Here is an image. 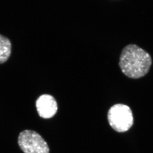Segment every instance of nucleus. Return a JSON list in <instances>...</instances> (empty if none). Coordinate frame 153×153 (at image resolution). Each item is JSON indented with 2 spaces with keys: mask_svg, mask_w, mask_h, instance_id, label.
I'll use <instances>...</instances> for the list:
<instances>
[{
  "mask_svg": "<svg viewBox=\"0 0 153 153\" xmlns=\"http://www.w3.org/2000/svg\"><path fill=\"white\" fill-rule=\"evenodd\" d=\"M152 63V58L147 52L137 45L129 44L122 50L119 65L125 75L137 79L149 72Z\"/></svg>",
  "mask_w": 153,
  "mask_h": 153,
  "instance_id": "f257e3e1",
  "label": "nucleus"
},
{
  "mask_svg": "<svg viewBox=\"0 0 153 153\" xmlns=\"http://www.w3.org/2000/svg\"><path fill=\"white\" fill-rule=\"evenodd\" d=\"M108 120L111 128L119 133L127 131L134 123L133 113L130 107L120 104H114L110 108Z\"/></svg>",
  "mask_w": 153,
  "mask_h": 153,
  "instance_id": "f03ea898",
  "label": "nucleus"
},
{
  "mask_svg": "<svg viewBox=\"0 0 153 153\" xmlns=\"http://www.w3.org/2000/svg\"><path fill=\"white\" fill-rule=\"evenodd\" d=\"M18 144L25 153H50L49 147L43 138L36 131L25 130L18 137Z\"/></svg>",
  "mask_w": 153,
  "mask_h": 153,
  "instance_id": "7ed1b4c3",
  "label": "nucleus"
},
{
  "mask_svg": "<svg viewBox=\"0 0 153 153\" xmlns=\"http://www.w3.org/2000/svg\"><path fill=\"white\" fill-rule=\"evenodd\" d=\"M35 106L38 114L42 118H51L58 111L56 100L54 97L48 94H43L39 96L36 100Z\"/></svg>",
  "mask_w": 153,
  "mask_h": 153,
  "instance_id": "20e7f679",
  "label": "nucleus"
},
{
  "mask_svg": "<svg viewBox=\"0 0 153 153\" xmlns=\"http://www.w3.org/2000/svg\"><path fill=\"white\" fill-rule=\"evenodd\" d=\"M12 53V44L6 36L0 34V64L8 60Z\"/></svg>",
  "mask_w": 153,
  "mask_h": 153,
  "instance_id": "39448f33",
  "label": "nucleus"
}]
</instances>
